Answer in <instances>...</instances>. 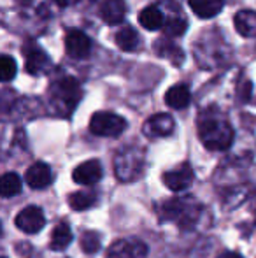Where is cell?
Returning <instances> with one entry per match:
<instances>
[{"instance_id": "6da1fadb", "label": "cell", "mask_w": 256, "mask_h": 258, "mask_svg": "<svg viewBox=\"0 0 256 258\" xmlns=\"http://www.w3.org/2000/svg\"><path fill=\"white\" fill-rule=\"evenodd\" d=\"M198 137L211 151L228 150L233 143V128L226 116L216 105L204 109L198 116Z\"/></svg>"}, {"instance_id": "7a4b0ae2", "label": "cell", "mask_w": 256, "mask_h": 258, "mask_svg": "<svg viewBox=\"0 0 256 258\" xmlns=\"http://www.w3.org/2000/svg\"><path fill=\"white\" fill-rule=\"evenodd\" d=\"M81 100V86L74 78H63L51 88V102L60 114H68Z\"/></svg>"}, {"instance_id": "3957f363", "label": "cell", "mask_w": 256, "mask_h": 258, "mask_svg": "<svg viewBox=\"0 0 256 258\" xmlns=\"http://www.w3.org/2000/svg\"><path fill=\"white\" fill-rule=\"evenodd\" d=\"M127 121L116 112L100 111L95 112L90 119V130L99 137H118L125 132Z\"/></svg>"}, {"instance_id": "277c9868", "label": "cell", "mask_w": 256, "mask_h": 258, "mask_svg": "<svg viewBox=\"0 0 256 258\" xmlns=\"http://www.w3.org/2000/svg\"><path fill=\"white\" fill-rule=\"evenodd\" d=\"M142 151L135 148H123L116 156V174L120 181H133L142 172Z\"/></svg>"}, {"instance_id": "5b68a950", "label": "cell", "mask_w": 256, "mask_h": 258, "mask_svg": "<svg viewBox=\"0 0 256 258\" xmlns=\"http://www.w3.org/2000/svg\"><path fill=\"white\" fill-rule=\"evenodd\" d=\"M14 223H16V227L20 228L21 232L37 234L39 230H42V227H44V223H46L44 213H42L41 207L28 206L18 213V216L14 218Z\"/></svg>"}, {"instance_id": "8992f818", "label": "cell", "mask_w": 256, "mask_h": 258, "mask_svg": "<svg viewBox=\"0 0 256 258\" xmlns=\"http://www.w3.org/2000/svg\"><path fill=\"white\" fill-rule=\"evenodd\" d=\"M163 183L172 191H185L193 183V169L188 163H181L176 169L163 174Z\"/></svg>"}, {"instance_id": "52a82bcc", "label": "cell", "mask_w": 256, "mask_h": 258, "mask_svg": "<svg viewBox=\"0 0 256 258\" xmlns=\"http://www.w3.org/2000/svg\"><path fill=\"white\" fill-rule=\"evenodd\" d=\"M65 51L75 60L86 58L92 51V39L81 30H68L65 35Z\"/></svg>"}, {"instance_id": "ba28073f", "label": "cell", "mask_w": 256, "mask_h": 258, "mask_svg": "<svg viewBox=\"0 0 256 258\" xmlns=\"http://www.w3.org/2000/svg\"><path fill=\"white\" fill-rule=\"evenodd\" d=\"M25 181L30 188L34 190H42L48 188L53 183V172L51 167L44 162H35L34 165H30L25 172Z\"/></svg>"}, {"instance_id": "9c48e42d", "label": "cell", "mask_w": 256, "mask_h": 258, "mask_svg": "<svg viewBox=\"0 0 256 258\" xmlns=\"http://www.w3.org/2000/svg\"><path fill=\"white\" fill-rule=\"evenodd\" d=\"M174 132V118L167 112H158L144 123V134L147 137H165Z\"/></svg>"}, {"instance_id": "30bf717a", "label": "cell", "mask_w": 256, "mask_h": 258, "mask_svg": "<svg viewBox=\"0 0 256 258\" xmlns=\"http://www.w3.org/2000/svg\"><path fill=\"white\" fill-rule=\"evenodd\" d=\"M102 163L99 160H88L74 169L72 177L77 184H95L102 179Z\"/></svg>"}, {"instance_id": "8fae6325", "label": "cell", "mask_w": 256, "mask_h": 258, "mask_svg": "<svg viewBox=\"0 0 256 258\" xmlns=\"http://www.w3.org/2000/svg\"><path fill=\"white\" fill-rule=\"evenodd\" d=\"M163 211V216L168 218L172 221H195V213H197V207L195 206H188L186 201H181V199H172V201H167L161 207Z\"/></svg>"}, {"instance_id": "7c38bea8", "label": "cell", "mask_w": 256, "mask_h": 258, "mask_svg": "<svg viewBox=\"0 0 256 258\" xmlns=\"http://www.w3.org/2000/svg\"><path fill=\"white\" fill-rule=\"evenodd\" d=\"M147 246L140 241H118L111 246L107 258H146Z\"/></svg>"}, {"instance_id": "4fadbf2b", "label": "cell", "mask_w": 256, "mask_h": 258, "mask_svg": "<svg viewBox=\"0 0 256 258\" xmlns=\"http://www.w3.org/2000/svg\"><path fill=\"white\" fill-rule=\"evenodd\" d=\"M100 14H102V20L113 27L123 21L127 14V4L123 0H104L100 6Z\"/></svg>"}, {"instance_id": "5bb4252c", "label": "cell", "mask_w": 256, "mask_h": 258, "mask_svg": "<svg viewBox=\"0 0 256 258\" xmlns=\"http://www.w3.org/2000/svg\"><path fill=\"white\" fill-rule=\"evenodd\" d=\"M49 65H51L49 56L44 51H41V49L32 48L30 51L27 53V65H25V67H27L28 74H32V76L44 74V72H48Z\"/></svg>"}, {"instance_id": "9a60e30c", "label": "cell", "mask_w": 256, "mask_h": 258, "mask_svg": "<svg viewBox=\"0 0 256 258\" xmlns=\"http://www.w3.org/2000/svg\"><path fill=\"white\" fill-rule=\"evenodd\" d=\"M235 30L242 37H256V13L254 11H239L233 18Z\"/></svg>"}, {"instance_id": "2e32d148", "label": "cell", "mask_w": 256, "mask_h": 258, "mask_svg": "<svg viewBox=\"0 0 256 258\" xmlns=\"http://www.w3.org/2000/svg\"><path fill=\"white\" fill-rule=\"evenodd\" d=\"M188 2L193 13L204 20L218 16L225 6V0H188Z\"/></svg>"}, {"instance_id": "e0dca14e", "label": "cell", "mask_w": 256, "mask_h": 258, "mask_svg": "<svg viewBox=\"0 0 256 258\" xmlns=\"http://www.w3.org/2000/svg\"><path fill=\"white\" fill-rule=\"evenodd\" d=\"M192 100V93L186 85H174L165 93V102L172 109H185Z\"/></svg>"}, {"instance_id": "ac0fdd59", "label": "cell", "mask_w": 256, "mask_h": 258, "mask_svg": "<svg viewBox=\"0 0 256 258\" xmlns=\"http://www.w3.org/2000/svg\"><path fill=\"white\" fill-rule=\"evenodd\" d=\"M139 23L146 30H158L160 27H163V14L158 7L149 6L139 13Z\"/></svg>"}, {"instance_id": "d6986e66", "label": "cell", "mask_w": 256, "mask_h": 258, "mask_svg": "<svg viewBox=\"0 0 256 258\" xmlns=\"http://www.w3.org/2000/svg\"><path fill=\"white\" fill-rule=\"evenodd\" d=\"M116 44L123 51H135L137 46H139V34L132 27L121 28L116 34Z\"/></svg>"}, {"instance_id": "ffe728a7", "label": "cell", "mask_w": 256, "mask_h": 258, "mask_svg": "<svg viewBox=\"0 0 256 258\" xmlns=\"http://www.w3.org/2000/svg\"><path fill=\"white\" fill-rule=\"evenodd\" d=\"M70 241H72L70 227H68L67 223L56 225L55 230H53V234H51V249L62 251V249H65L68 244H70Z\"/></svg>"}, {"instance_id": "44dd1931", "label": "cell", "mask_w": 256, "mask_h": 258, "mask_svg": "<svg viewBox=\"0 0 256 258\" xmlns=\"http://www.w3.org/2000/svg\"><path fill=\"white\" fill-rule=\"evenodd\" d=\"M97 201V195L93 191H75L68 197V204L74 211H84L90 209Z\"/></svg>"}, {"instance_id": "7402d4cb", "label": "cell", "mask_w": 256, "mask_h": 258, "mask_svg": "<svg viewBox=\"0 0 256 258\" xmlns=\"http://www.w3.org/2000/svg\"><path fill=\"white\" fill-rule=\"evenodd\" d=\"M0 190H2V197L9 199L14 197L21 191V179L16 172H7L2 177V184H0Z\"/></svg>"}, {"instance_id": "603a6c76", "label": "cell", "mask_w": 256, "mask_h": 258, "mask_svg": "<svg viewBox=\"0 0 256 258\" xmlns=\"http://www.w3.org/2000/svg\"><path fill=\"white\" fill-rule=\"evenodd\" d=\"M156 51L160 56L167 58V60H172L176 65H179L183 61V58H185V54H183L181 49L178 48V46H174L172 42H163V41H158L156 42Z\"/></svg>"}, {"instance_id": "cb8c5ba5", "label": "cell", "mask_w": 256, "mask_h": 258, "mask_svg": "<svg viewBox=\"0 0 256 258\" xmlns=\"http://www.w3.org/2000/svg\"><path fill=\"white\" fill-rule=\"evenodd\" d=\"M100 242H102V239H100L99 232L88 230L81 237V249L88 255H93L100 249Z\"/></svg>"}, {"instance_id": "d4e9b609", "label": "cell", "mask_w": 256, "mask_h": 258, "mask_svg": "<svg viewBox=\"0 0 256 258\" xmlns=\"http://www.w3.org/2000/svg\"><path fill=\"white\" fill-rule=\"evenodd\" d=\"M16 71H18V65L14 61V58L9 56V54H2L0 56V78H2V81L7 83L11 79H14Z\"/></svg>"}, {"instance_id": "484cf974", "label": "cell", "mask_w": 256, "mask_h": 258, "mask_svg": "<svg viewBox=\"0 0 256 258\" xmlns=\"http://www.w3.org/2000/svg\"><path fill=\"white\" fill-rule=\"evenodd\" d=\"M186 27H188V23L183 18L174 16L167 23H163V32L168 37H179V35H183L186 32Z\"/></svg>"}, {"instance_id": "4316f807", "label": "cell", "mask_w": 256, "mask_h": 258, "mask_svg": "<svg viewBox=\"0 0 256 258\" xmlns=\"http://www.w3.org/2000/svg\"><path fill=\"white\" fill-rule=\"evenodd\" d=\"M56 4H58L60 7H67V6H74L77 0H55Z\"/></svg>"}, {"instance_id": "83f0119b", "label": "cell", "mask_w": 256, "mask_h": 258, "mask_svg": "<svg viewBox=\"0 0 256 258\" xmlns=\"http://www.w3.org/2000/svg\"><path fill=\"white\" fill-rule=\"evenodd\" d=\"M218 258H242V256H240L239 253H225V255H221Z\"/></svg>"}, {"instance_id": "f1b7e54d", "label": "cell", "mask_w": 256, "mask_h": 258, "mask_svg": "<svg viewBox=\"0 0 256 258\" xmlns=\"http://www.w3.org/2000/svg\"><path fill=\"white\" fill-rule=\"evenodd\" d=\"M4 258H6V256H4Z\"/></svg>"}]
</instances>
